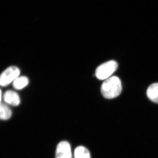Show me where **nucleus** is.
I'll return each instance as SVG.
<instances>
[{
  "label": "nucleus",
  "instance_id": "1",
  "mask_svg": "<svg viewBox=\"0 0 158 158\" xmlns=\"http://www.w3.org/2000/svg\"><path fill=\"white\" fill-rule=\"evenodd\" d=\"M122 87L120 79L118 77L113 76L106 80L101 88L102 95L107 99L115 98L120 95Z\"/></svg>",
  "mask_w": 158,
  "mask_h": 158
},
{
  "label": "nucleus",
  "instance_id": "2",
  "mask_svg": "<svg viewBox=\"0 0 158 158\" xmlns=\"http://www.w3.org/2000/svg\"><path fill=\"white\" fill-rule=\"evenodd\" d=\"M118 64L114 60H111L99 65L95 71V75L100 80H106L117 69Z\"/></svg>",
  "mask_w": 158,
  "mask_h": 158
},
{
  "label": "nucleus",
  "instance_id": "3",
  "mask_svg": "<svg viewBox=\"0 0 158 158\" xmlns=\"http://www.w3.org/2000/svg\"><path fill=\"white\" fill-rule=\"evenodd\" d=\"M20 73L19 69L16 66H10L6 69L0 75V86L6 87L9 85L19 77Z\"/></svg>",
  "mask_w": 158,
  "mask_h": 158
},
{
  "label": "nucleus",
  "instance_id": "4",
  "mask_svg": "<svg viewBox=\"0 0 158 158\" xmlns=\"http://www.w3.org/2000/svg\"><path fill=\"white\" fill-rule=\"evenodd\" d=\"M56 158H72L70 144L62 141L58 144L56 150Z\"/></svg>",
  "mask_w": 158,
  "mask_h": 158
},
{
  "label": "nucleus",
  "instance_id": "5",
  "mask_svg": "<svg viewBox=\"0 0 158 158\" xmlns=\"http://www.w3.org/2000/svg\"><path fill=\"white\" fill-rule=\"evenodd\" d=\"M3 98L6 103L11 106H18L20 103L19 95L13 90L6 91L3 95Z\"/></svg>",
  "mask_w": 158,
  "mask_h": 158
},
{
  "label": "nucleus",
  "instance_id": "6",
  "mask_svg": "<svg viewBox=\"0 0 158 158\" xmlns=\"http://www.w3.org/2000/svg\"><path fill=\"white\" fill-rule=\"evenodd\" d=\"M147 95L151 101L158 104V83L152 84L148 87Z\"/></svg>",
  "mask_w": 158,
  "mask_h": 158
},
{
  "label": "nucleus",
  "instance_id": "7",
  "mask_svg": "<svg viewBox=\"0 0 158 158\" xmlns=\"http://www.w3.org/2000/svg\"><path fill=\"white\" fill-rule=\"evenodd\" d=\"M13 87L16 90H21L27 86L29 84V79L25 76L18 77L14 80Z\"/></svg>",
  "mask_w": 158,
  "mask_h": 158
},
{
  "label": "nucleus",
  "instance_id": "8",
  "mask_svg": "<svg viewBox=\"0 0 158 158\" xmlns=\"http://www.w3.org/2000/svg\"><path fill=\"white\" fill-rule=\"evenodd\" d=\"M12 112L10 108L6 104L1 103L0 104V119L8 120L11 118Z\"/></svg>",
  "mask_w": 158,
  "mask_h": 158
},
{
  "label": "nucleus",
  "instance_id": "9",
  "mask_svg": "<svg viewBox=\"0 0 158 158\" xmlns=\"http://www.w3.org/2000/svg\"><path fill=\"white\" fill-rule=\"evenodd\" d=\"M74 158H90V153L86 148L78 146L75 150Z\"/></svg>",
  "mask_w": 158,
  "mask_h": 158
},
{
  "label": "nucleus",
  "instance_id": "10",
  "mask_svg": "<svg viewBox=\"0 0 158 158\" xmlns=\"http://www.w3.org/2000/svg\"><path fill=\"white\" fill-rule=\"evenodd\" d=\"M2 90L0 89V104H1V100H2Z\"/></svg>",
  "mask_w": 158,
  "mask_h": 158
}]
</instances>
